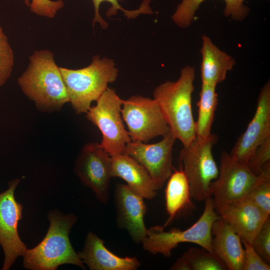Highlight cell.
Wrapping results in <instances>:
<instances>
[{"label":"cell","mask_w":270,"mask_h":270,"mask_svg":"<svg viewBox=\"0 0 270 270\" xmlns=\"http://www.w3.org/2000/svg\"><path fill=\"white\" fill-rule=\"evenodd\" d=\"M252 246L267 263L270 262V218L266 220L254 238Z\"/></svg>","instance_id":"cell-29"},{"label":"cell","mask_w":270,"mask_h":270,"mask_svg":"<svg viewBox=\"0 0 270 270\" xmlns=\"http://www.w3.org/2000/svg\"><path fill=\"white\" fill-rule=\"evenodd\" d=\"M204 202V210L200 218L185 230L174 228L165 231L163 226L158 225L148 228L146 236L141 243L143 249L150 254H159L169 258L179 244L190 242L213 253L211 228L213 222L220 216L215 210L212 197Z\"/></svg>","instance_id":"cell-5"},{"label":"cell","mask_w":270,"mask_h":270,"mask_svg":"<svg viewBox=\"0 0 270 270\" xmlns=\"http://www.w3.org/2000/svg\"><path fill=\"white\" fill-rule=\"evenodd\" d=\"M26 70L18 78L24 94L42 112L60 110L69 97L54 54L48 50L35 51Z\"/></svg>","instance_id":"cell-1"},{"label":"cell","mask_w":270,"mask_h":270,"mask_svg":"<svg viewBox=\"0 0 270 270\" xmlns=\"http://www.w3.org/2000/svg\"><path fill=\"white\" fill-rule=\"evenodd\" d=\"M206 0H182L178 5L172 20L178 26L185 28L192 22L196 12ZM226 3L224 14L236 20H242L248 14L249 8L244 2L245 0H224Z\"/></svg>","instance_id":"cell-21"},{"label":"cell","mask_w":270,"mask_h":270,"mask_svg":"<svg viewBox=\"0 0 270 270\" xmlns=\"http://www.w3.org/2000/svg\"><path fill=\"white\" fill-rule=\"evenodd\" d=\"M258 180L246 198L253 202L266 214L270 215V162L262 168Z\"/></svg>","instance_id":"cell-23"},{"label":"cell","mask_w":270,"mask_h":270,"mask_svg":"<svg viewBox=\"0 0 270 270\" xmlns=\"http://www.w3.org/2000/svg\"><path fill=\"white\" fill-rule=\"evenodd\" d=\"M216 86L202 82L198 102V116L195 121L196 136L205 138L210 136L218 104Z\"/></svg>","instance_id":"cell-22"},{"label":"cell","mask_w":270,"mask_h":270,"mask_svg":"<svg viewBox=\"0 0 270 270\" xmlns=\"http://www.w3.org/2000/svg\"><path fill=\"white\" fill-rule=\"evenodd\" d=\"M96 102L88 110L86 118L100 130V145L111 156L124 153L131 139L122 116L123 100L108 88Z\"/></svg>","instance_id":"cell-7"},{"label":"cell","mask_w":270,"mask_h":270,"mask_svg":"<svg viewBox=\"0 0 270 270\" xmlns=\"http://www.w3.org/2000/svg\"><path fill=\"white\" fill-rule=\"evenodd\" d=\"M269 162H270V136L256 148L246 166L254 174L258 176L264 166Z\"/></svg>","instance_id":"cell-28"},{"label":"cell","mask_w":270,"mask_h":270,"mask_svg":"<svg viewBox=\"0 0 270 270\" xmlns=\"http://www.w3.org/2000/svg\"><path fill=\"white\" fill-rule=\"evenodd\" d=\"M270 136V82L262 88L254 114L245 131L229 153L240 164H247L256 148Z\"/></svg>","instance_id":"cell-13"},{"label":"cell","mask_w":270,"mask_h":270,"mask_svg":"<svg viewBox=\"0 0 270 270\" xmlns=\"http://www.w3.org/2000/svg\"><path fill=\"white\" fill-rule=\"evenodd\" d=\"M213 253L228 270H242L244 257V248L240 236L221 217L212 226Z\"/></svg>","instance_id":"cell-17"},{"label":"cell","mask_w":270,"mask_h":270,"mask_svg":"<svg viewBox=\"0 0 270 270\" xmlns=\"http://www.w3.org/2000/svg\"><path fill=\"white\" fill-rule=\"evenodd\" d=\"M244 250L242 270H270L269 264L255 251L251 244L240 238Z\"/></svg>","instance_id":"cell-30"},{"label":"cell","mask_w":270,"mask_h":270,"mask_svg":"<svg viewBox=\"0 0 270 270\" xmlns=\"http://www.w3.org/2000/svg\"><path fill=\"white\" fill-rule=\"evenodd\" d=\"M166 182L165 199L168 218L163 226L164 228L180 212L188 208H192L189 183L180 166L179 170L173 171Z\"/></svg>","instance_id":"cell-20"},{"label":"cell","mask_w":270,"mask_h":270,"mask_svg":"<svg viewBox=\"0 0 270 270\" xmlns=\"http://www.w3.org/2000/svg\"><path fill=\"white\" fill-rule=\"evenodd\" d=\"M258 180V176L246 165L234 160L226 151H222L218 177L210 187L215 210L246 198Z\"/></svg>","instance_id":"cell-9"},{"label":"cell","mask_w":270,"mask_h":270,"mask_svg":"<svg viewBox=\"0 0 270 270\" xmlns=\"http://www.w3.org/2000/svg\"><path fill=\"white\" fill-rule=\"evenodd\" d=\"M111 156L100 144L88 142L82 148L74 164V172L83 185L106 204L109 200Z\"/></svg>","instance_id":"cell-10"},{"label":"cell","mask_w":270,"mask_h":270,"mask_svg":"<svg viewBox=\"0 0 270 270\" xmlns=\"http://www.w3.org/2000/svg\"><path fill=\"white\" fill-rule=\"evenodd\" d=\"M170 269L171 270H191L188 263L182 256L176 260Z\"/></svg>","instance_id":"cell-31"},{"label":"cell","mask_w":270,"mask_h":270,"mask_svg":"<svg viewBox=\"0 0 270 270\" xmlns=\"http://www.w3.org/2000/svg\"><path fill=\"white\" fill-rule=\"evenodd\" d=\"M121 113L132 142L147 143L170 132L160 106L154 98L132 96L123 100Z\"/></svg>","instance_id":"cell-8"},{"label":"cell","mask_w":270,"mask_h":270,"mask_svg":"<svg viewBox=\"0 0 270 270\" xmlns=\"http://www.w3.org/2000/svg\"><path fill=\"white\" fill-rule=\"evenodd\" d=\"M70 99L77 114L86 113L91 104L96 101L114 82L118 70L114 60L95 56L88 66L77 70L60 67Z\"/></svg>","instance_id":"cell-4"},{"label":"cell","mask_w":270,"mask_h":270,"mask_svg":"<svg viewBox=\"0 0 270 270\" xmlns=\"http://www.w3.org/2000/svg\"><path fill=\"white\" fill-rule=\"evenodd\" d=\"M25 4L30 7L34 14L53 18L59 10L64 6L62 0H24Z\"/></svg>","instance_id":"cell-27"},{"label":"cell","mask_w":270,"mask_h":270,"mask_svg":"<svg viewBox=\"0 0 270 270\" xmlns=\"http://www.w3.org/2000/svg\"><path fill=\"white\" fill-rule=\"evenodd\" d=\"M20 181L18 178L11 180L8 188L0 194V245L4 255L2 270H10L28 248L18 232L23 206L16 200L14 191Z\"/></svg>","instance_id":"cell-11"},{"label":"cell","mask_w":270,"mask_h":270,"mask_svg":"<svg viewBox=\"0 0 270 270\" xmlns=\"http://www.w3.org/2000/svg\"><path fill=\"white\" fill-rule=\"evenodd\" d=\"M218 140L216 134L205 138L196 136L180 152V166L190 185L191 198L198 202L211 197L210 185L218 174L212 148Z\"/></svg>","instance_id":"cell-6"},{"label":"cell","mask_w":270,"mask_h":270,"mask_svg":"<svg viewBox=\"0 0 270 270\" xmlns=\"http://www.w3.org/2000/svg\"><path fill=\"white\" fill-rule=\"evenodd\" d=\"M92 1L94 10L93 25L96 22H98L103 28H106L108 26L107 22L104 20L99 12L100 4L104 2H108L112 5V6L108 9L106 12L108 16L116 14L118 10L122 12L128 18H136L138 15L142 14H152V10L149 6L150 0H144L139 8L132 10H126L122 8L119 4L118 0H92Z\"/></svg>","instance_id":"cell-25"},{"label":"cell","mask_w":270,"mask_h":270,"mask_svg":"<svg viewBox=\"0 0 270 270\" xmlns=\"http://www.w3.org/2000/svg\"><path fill=\"white\" fill-rule=\"evenodd\" d=\"M78 254L90 270H136L140 266L136 257L114 254L106 247L103 240L90 231L86 236L82 250Z\"/></svg>","instance_id":"cell-16"},{"label":"cell","mask_w":270,"mask_h":270,"mask_svg":"<svg viewBox=\"0 0 270 270\" xmlns=\"http://www.w3.org/2000/svg\"><path fill=\"white\" fill-rule=\"evenodd\" d=\"M194 78V68L186 66L182 69L177 80L164 82L153 92L154 98L159 105L170 131L183 146L188 145L196 136L192 110Z\"/></svg>","instance_id":"cell-3"},{"label":"cell","mask_w":270,"mask_h":270,"mask_svg":"<svg viewBox=\"0 0 270 270\" xmlns=\"http://www.w3.org/2000/svg\"><path fill=\"white\" fill-rule=\"evenodd\" d=\"M234 232L252 244L266 220L270 217L246 198L215 210Z\"/></svg>","instance_id":"cell-15"},{"label":"cell","mask_w":270,"mask_h":270,"mask_svg":"<svg viewBox=\"0 0 270 270\" xmlns=\"http://www.w3.org/2000/svg\"><path fill=\"white\" fill-rule=\"evenodd\" d=\"M14 65V54L8 38L0 26V87L10 77Z\"/></svg>","instance_id":"cell-26"},{"label":"cell","mask_w":270,"mask_h":270,"mask_svg":"<svg viewBox=\"0 0 270 270\" xmlns=\"http://www.w3.org/2000/svg\"><path fill=\"white\" fill-rule=\"evenodd\" d=\"M200 52V76L204 83L216 86L225 80L227 72L236 64L232 57L220 50L206 36H202Z\"/></svg>","instance_id":"cell-19"},{"label":"cell","mask_w":270,"mask_h":270,"mask_svg":"<svg viewBox=\"0 0 270 270\" xmlns=\"http://www.w3.org/2000/svg\"><path fill=\"white\" fill-rule=\"evenodd\" d=\"M50 226L44 238L35 247L27 248L23 265L30 270H56L62 264H71L85 269L78 254L74 249L69 234L77 222L72 213L64 214L58 210L48 215Z\"/></svg>","instance_id":"cell-2"},{"label":"cell","mask_w":270,"mask_h":270,"mask_svg":"<svg viewBox=\"0 0 270 270\" xmlns=\"http://www.w3.org/2000/svg\"><path fill=\"white\" fill-rule=\"evenodd\" d=\"M112 178H120L144 198H154L158 190L144 167L126 153L111 156Z\"/></svg>","instance_id":"cell-18"},{"label":"cell","mask_w":270,"mask_h":270,"mask_svg":"<svg viewBox=\"0 0 270 270\" xmlns=\"http://www.w3.org/2000/svg\"><path fill=\"white\" fill-rule=\"evenodd\" d=\"M182 256L190 266L191 270H226L224 262L214 253L200 247L190 248Z\"/></svg>","instance_id":"cell-24"},{"label":"cell","mask_w":270,"mask_h":270,"mask_svg":"<svg viewBox=\"0 0 270 270\" xmlns=\"http://www.w3.org/2000/svg\"><path fill=\"white\" fill-rule=\"evenodd\" d=\"M176 138L170 131L154 144L130 141L125 152L143 166L158 189H162L172 174L173 146Z\"/></svg>","instance_id":"cell-12"},{"label":"cell","mask_w":270,"mask_h":270,"mask_svg":"<svg viewBox=\"0 0 270 270\" xmlns=\"http://www.w3.org/2000/svg\"><path fill=\"white\" fill-rule=\"evenodd\" d=\"M114 201L118 226L126 230L136 244H141L148 230L144 222L148 210L144 198L127 184H118L114 190Z\"/></svg>","instance_id":"cell-14"}]
</instances>
